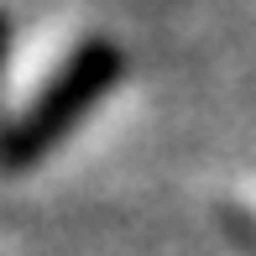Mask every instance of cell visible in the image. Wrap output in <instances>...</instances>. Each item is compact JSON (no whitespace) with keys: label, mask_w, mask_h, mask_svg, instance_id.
<instances>
[{"label":"cell","mask_w":256,"mask_h":256,"mask_svg":"<svg viewBox=\"0 0 256 256\" xmlns=\"http://www.w3.org/2000/svg\"><path fill=\"white\" fill-rule=\"evenodd\" d=\"M120 74H126V58L110 37L74 42L63 52V63L42 78L37 94L16 115H6V126H0V172H26L52 146H63L89 120V110L120 84Z\"/></svg>","instance_id":"cell-1"},{"label":"cell","mask_w":256,"mask_h":256,"mask_svg":"<svg viewBox=\"0 0 256 256\" xmlns=\"http://www.w3.org/2000/svg\"><path fill=\"white\" fill-rule=\"evenodd\" d=\"M6 58H10V16L0 10V89H6ZM0 126H6V115H0Z\"/></svg>","instance_id":"cell-2"}]
</instances>
